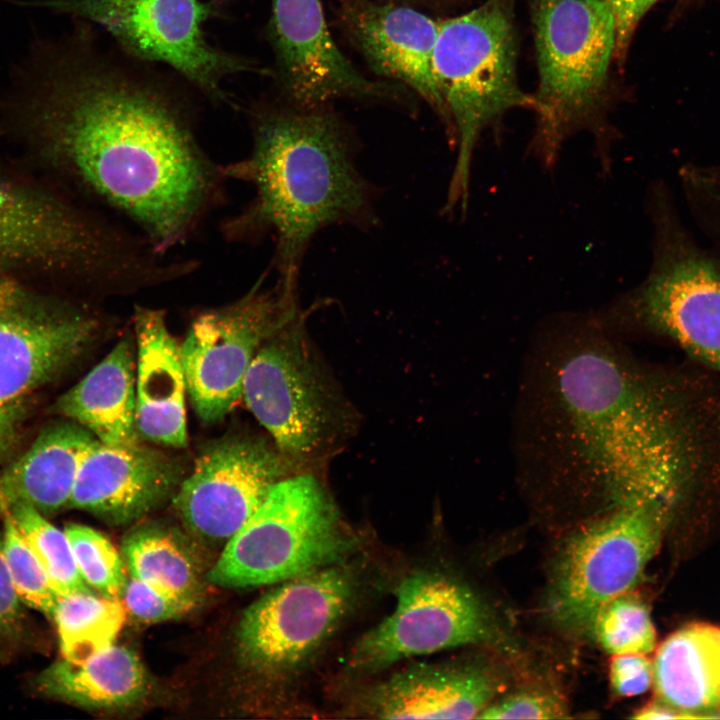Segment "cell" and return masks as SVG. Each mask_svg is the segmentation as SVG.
Wrapping results in <instances>:
<instances>
[{
    "mask_svg": "<svg viewBox=\"0 0 720 720\" xmlns=\"http://www.w3.org/2000/svg\"><path fill=\"white\" fill-rule=\"evenodd\" d=\"M351 592L350 578L336 568L283 581L244 611L237 630L243 660L262 670L294 666L333 630Z\"/></svg>",
    "mask_w": 720,
    "mask_h": 720,
    "instance_id": "2e32d148",
    "label": "cell"
},
{
    "mask_svg": "<svg viewBox=\"0 0 720 720\" xmlns=\"http://www.w3.org/2000/svg\"><path fill=\"white\" fill-rule=\"evenodd\" d=\"M563 698L547 688H520L494 698L479 714L480 719H557L566 718Z\"/></svg>",
    "mask_w": 720,
    "mask_h": 720,
    "instance_id": "1f68e13d",
    "label": "cell"
},
{
    "mask_svg": "<svg viewBox=\"0 0 720 720\" xmlns=\"http://www.w3.org/2000/svg\"><path fill=\"white\" fill-rule=\"evenodd\" d=\"M214 2H225V1H231V0H213Z\"/></svg>",
    "mask_w": 720,
    "mask_h": 720,
    "instance_id": "ab89813d",
    "label": "cell"
},
{
    "mask_svg": "<svg viewBox=\"0 0 720 720\" xmlns=\"http://www.w3.org/2000/svg\"><path fill=\"white\" fill-rule=\"evenodd\" d=\"M181 476L180 463L159 449L97 440L81 463L68 506L112 525L131 523L174 496Z\"/></svg>",
    "mask_w": 720,
    "mask_h": 720,
    "instance_id": "d6986e66",
    "label": "cell"
},
{
    "mask_svg": "<svg viewBox=\"0 0 720 720\" xmlns=\"http://www.w3.org/2000/svg\"><path fill=\"white\" fill-rule=\"evenodd\" d=\"M345 32L375 73L415 91L447 131V111L433 69L439 19L409 6L372 0H336Z\"/></svg>",
    "mask_w": 720,
    "mask_h": 720,
    "instance_id": "ac0fdd59",
    "label": "cell"
},
{
    "mask_svg": "<svg viewBox=\"0 0 720 720\" xmlns=\"http://www.w3.org/2000/svg\"><path fill=\"white\" fill-rule=\"evenodd\" d=\"M554 321L566 345L549 356L545 414L568 464L600 484L609 507L679 502L710 471L714 407L615 350L595 314Z\"/></svg>",
    "mask_w": 720,
    "mask_h": 720,
    "instance_id": "7a4b0ae2",
    "label": "cell"
},
{
    "mask_svg": "<svg viewBox=\"0 0 720 720\" xmlns=\"http://www.w3.org/2000/svg\"><path fill=\"white\" fill-rule=\"evenodd\" d=\"M298 320L297 314L258 349L242 398L286 461L307 464L335 442L344 413Z\"/></svg>",
    "mask_w": 720,
    "mask_h": 720,
    "instance_id": "8fae6325",
    "label": "cell"
},
{
    "mask_svg": "<svg viewBox=\"0 0 720 720\" xmlns=\"http://www.w3.org/2000/svg\"><path fill=\"white\" fill-rule=\"evenodd\" d=\"M249 120V154L221 168L226 180L250 184L254 196L221 224V232L233 243L272 233L278 281L296 287L306 250L319 231L376 224L375 188L357 168L348 129L328 106L261 103L249 111Z\"/></svg>",
    "mask_w": 720,
    "mask_h": 720,
    "instance_id": "3957f363",
    "label": "cell"
},
{
    "mask_svg": "<svg viewBox=\"0 0 720 720\" xmlns=\"http://www.w3.org/2000/svg\"><path fill=\"white\" fill-rule=\"evenodd\" d=\"M3 514L10 517L41 562L58 595L93 591L79 572L65 531L52 525L44 514L29 505H14Z\"/></svg>",
    "mask_w": 720,
    "mask_h": 720,
    "instance_id": "83f0119b",
    "label": "cell"
},
{
    "mask_svg": "<svg viewBox=\"0 0 720 720\" xmlns=\"http://www.w3.org/2000/svg\"><path fill=\"white\" fill-rule=\"evenodd\" d=\"M676 505L610 507L572 530L552 563L548 611L566 630L591 633L598 610L633 591L657 553Z\"/></svg>",
    "mask_w": 720,
    "mask_h": 720,
    "instance_id": "30bf717a",
    "label": "cell"
},
{
    "mask_svg": "<svg viewBox=\"0 0 720 720\" xmlns=\"http://www.w3.org/2000/svg\"><path fill=\"white\" fill-rule=\"evenodd\" d=\"M265 278L237 300L200 312L180 345L187 394L205 422L219 421L235 407L258 349L298 314L296 288L278 281L262 288Z\"/></svg>",
    "mask_w": 720,
    "mask_h": 720,
    "instance_id": "7c38bea8",
    "label": "cell"
},
{
    "mask_svg": "<svg viewBox=\"0 0 720 720\" xmlns=\"http://www.w3.org/2000/svg\"><path fill=\"white\" fill-rule=\"evenodd\" d=\"M121 553L130 577L182 599H200L202 561L191 541L176 529L141 524L125 534Z\"/></svg>",
    "mask_w": 720,
    "mask_h": 720,
    "instance_id": "484cf974",
    "label": "cell"
},
{
    "mask_svg": "<svg viewBox=\"0 0 720 720\" xmlns=\"http://www.w3.org/2000/svg\"><path fill=\"white\" fill-rule=\"evenodd\" d=\"M609 679L617 696L643 694L653 684V662L645 654L612 655Z\"/></svg>",
    "mask_w": 720,
    "mask_h": 720,
    "instance_id": "836d02e7",
    "label": "cell"
},
{
    "mask_svg": "<svg viewBox=\"0 0 720 720\" xmlns=\"http://www.w3.org/2000/svg\"><path fill=\"white\" fill-rule=\"evenodd\" d=\"M516 60L513 0H486L465 14L439 19L433 69L456 149L446 214H465L482 134L512 109H535L533 95L518 84Z\"/></svg>",
    "mask_w": 720,
    "mask_h": 720,
    "instance_id": "52a82bcc",
    "label": "cell"
},
{
    "mask_svg": "<svg viewBox=\"0 0 720 720\" xmlns=\"http://www.w3.org/2000/svg\"><path fill=\"white\" fill-rule=\"evenodd\" d=\"M36 684L49 697L86 708L115 709L139 701L148 677L132 650L114 644L83 660L63 657L43 670Z\"/></svg>",
    "mask_w": 720,
    "mask_h": 720,
    "instance_id": "d4e9b609",
    "label": "cell"
},
{
    "mask_svg": "<svg viewBox=\"0 0 720 720\" xmlns=\"http://www.w3.org/2000/svg\"><path fill=\"white\" fill-rule=\"evenodd\" d=\"M99 327L90 310L0 275V402L26 400L61 374Z\"/></svg>",
    "mask_w": 720,
    "mask_h": 720,
    "instance_id": "5bb4252c",
    "label": "cell"
},
{
    "mask_svg": "<svg viewBox=\"0 0 720 720\" xmlns=\"http://www.w3.org/2000/svg\"><path fill=\"white\" fill-rule=\"evenodd\" d=\"M133 322L138 433L158 445L183 447L187 443V390L180 345L162 310L136 306Z\"/></svg>",
    "mask_w": 720,
    "mask_h": 720,
    "instance_id": "ffe728a7",
    "label": "cell"
},
{
    "mask_svg": "<svg viewBox=\"0 0 720 720\" xmlns=\"http://www.w3.org/2000/svg\"><path fill=\"white\" fill-rule=\"evenodd\" d=\"M134 368L132 341L124 338L58 399L57 411L102 443H138Z\"/></svg>",
    "mask_w": 720,
    "mask_h": 720,
    "instance_id": "603a6c76",
    "label": "cell"
},
{
    "mask_svg": "<svg viewBox=\"0 0 720 720\" xmlns=\"http://www.w3.org/2000/svg\"><path fill=\"white\" fill-rule=\"evenodd\" d=\"M22 624L21 600L12 582L0 536V643L17 640Z\"/></svg>",
    "mask_w": 720,
    "mask_h": 720,
    "instance_id": "e575fe53",
    "label": "cell"
},
{
    "mask_svg": "<svg viewBox=\"0 0 720 720\" xmlns=\"http://www.w3.org/2000/svg\"><path fill=\"white\" fill-rule=\"evenodd\" d=\"M26 408L25 400L0 402V463L8 460L19 443Z\"/></svg>",
    "mask_w": 720,
    "mask_h": 720,
    "instance_id": "8d00e7d4",
    "label": "cell"
},
{
    "mask_svg": "<svg viewBox=\"0 0 720 720\" xmlns=\"http://www.w3.org/2000/svg\"><path fill=\"white\" fill-rule=\"evenodd\" d=\"M268 36L288 104L313 109L340 98L397 100L398 85L362 75L328 29L322 0H271Z\"/></svg>",
    "mask_w": 720,
    "mask_h": 720,
    "instance_id": "e0dca14e",
    "label": "cell"
},
{
    "mask_svg": "<svg viewBox=\"0 0 720 720\" xmlns=\"http://www.w3.org/2000/svg\"><path fill=\"white\" fill-rule=\"evenodd\" d=\"M121 599L134 618L146 623L175 619L196 605L195 602L159 591L133 577L127 580Z\"/></svg>",
    "mask_w": 720,
    "mask_h": 720,
    "instance_id": "d6a6232c",
    "label": "cell"
},
{
    "mask_svg": "<svg viewBox=\"0 0 720 720\" xmlns=\"http://www.w3.org/2000/svg\"><path fill=\"white\" fill-rule=\"evenodd\" d=\"M394 611L355 645L350 664L376 670L404 658L501 640L493 617L466 585L438 573L407 577Z\"/></svg>",
    "mask_w": 720,
    "mask_h": 720,
    "instance_id": "4fadbf2b",
    "label": "cell"
},
{
    "mask_svg": "<svg viewBox=\"0 0 720 720\" xmlns=\"http://www.w3.org/2000/svg\"><path fill=\"white\" fill-rule=\"evenodd\" d=\"M644 205L648 271L595 315L608 332L670 341L720 376V254L697 239L665 179L648 184Z\"/></svg>",
    "mask_w": 720,
    "mask_h": 720,
    "instance_id": "277c9868",
    "label": "cell"
},
{
    "mask_svg": "<svg viewBox=\"0 0 720 720\" xmlns=\"http://www.w3.org/2000/svg\"><path fill=\"white\" fill-rule=\"evenodd\" d=\"M120 600L93 591L59 595L52 619L64 658L83 660L115 644L126 620Z\"/></svg>",
    "mask_w": 720,
    "mask_h": 720,
    "instance_id": "4316f807",
    "label": "cell"
},
{
    "mask_svg": "<svg viewBox=\"0 0 720 720\" xmlns=\"http://www.w3.org/2000/svg\"><path fill=\"white\" fill-rule=\"evenodd\" d=\"M288 462L254 437L231 436L202 449L173 498L186 530L209 545L226 544L284 478Z\"/></svg>",
    "mask_w": 720,
    "mask_h": 720,
    "instance_id": "9a60e30c",
    "label": "cell"
},
{
    "mask_svg": "<svg viewBox=\"0 0 720 720\" xmlns=\"http://www.w3.org/2000/svg\"><path fill=\"white\" fill-rule=\"evenodd\" d=\"M591 634L611 655H646L656 643L648 607L632 591L616 596L598 610Z\"/></svg>",
    "mask_w": 720,
    "mask_h": 720,
    "instance_id": "f1b7e54d",
    "label": "cell"
},
{
    "mask_svg": "<svg viewBox=\"0 0 720 720\" xmlns=\"http://www.w3.org/2000/svg\"><path fill=\"white\" fill-rule=\"evenodd\" d=\"M636 719H690L688 715L663 702L657 697L632 715Z\"/></svg>",
    "mask_w": 720,
    "mask_h": 720,
    "instance_id": "74e56055",
    "label": "cell"
},
{
    "mask_svg": "<svg viewBox=\"0 0 720 720\" xmlns=\"http://www.w3.org/2000/svg\"><path fill=\"white\" fill-rule=\"evenodd\" d=\"M682 1L686 2V3H690V2H694V1H698V0H682Z\"/></svg>",
    "mask_w": 720,
    "mask_h": 720,
    "instance_id": "f35d334b",
    "label": "cell"
},
{
    "mask_svg": "<svg viewBox=\"0 0 720 720\" xmlns=\"http://www.w3.org/2000/svg\"><path fill=\"white\" fill-rule=\"evenodd\" d=\"M64 531L85 582L102 596L121 599L128 579L124 562L108 538L82 524H68Z\"/></svg>",
    "mask_w": 720,
    "mask_h": 720,
    "instance_id": "f546056e",
    "label": "cell"
},
{
    "mask_svg": "<svg viewBox=\"0 0 720 720\" xmlns=\"http://www.w3.org/2000/svg\"><path fill=\"white\" fill-rule=\"evenodd\" d=\"M143 262L138 236L62 194L0 174V270H32L124 292Z\"/></svg>",
    "mask_w": 720,
    "mask_h": 720,
    "instance_id": "8992f818",
    "label": "cell"
},
{
    "mask_svg": "<svg viewBox=\"0 0 720 720\" xmlns=\"http://www.w3.org/2000/svg\"><path fill=\"white\" fill-rule=\"evenodd\" d=\"M608 1L613 12L616 31L614 58L622 64L639 22L658 0Z\"/></svg>",
    "mask_w": 720,
    "mask_h": 720,
    "instance_id": "d590c367",
    "label": "cell"
},
{
    "mask_svg": "<svg viewBox=\"0 0 720 720\" xmlns=\"http://www.w3.org/2000/svg\"><path fill=\"white\" fill-rule=\"evenodd\" d=\"M96 441L73 420L47 425L20 457L0 471V512L18 504L42 514L68 506L81 463Z\"/></svg>",
    "mask_w": 720,
    "mask_h": 720,
    "instance_id": "7402d4cb",
    "label": "cell"
},
{
    "mask_svg": "<svg viewBox=\"0 0 720 720\" xmlns=\"http://www.w3.org/2000/svg\"><path fill=\"white\" fill-rule=\"evenodd\" d=\"M351 546L320 482L310 474L295 475L273 486L206 577L226 588L274 584L323 568Z\"/></svg>",
    "mask_w": 720,
    "mask_h": 720,
    "instance_id": "ba28073f",
    "label": "cell"
},
{
    "mask_svg": "<svg viewBox=\"0 0 720 720\" xmlns=\"http://www.w3.org/2000/svg\"><path fill=\"white\" fill-rule=\"evenodd\" d=\"M502 684L486 664L415 667L378 687L371 707L385 719H472L497 697Z\"/></svg>",
    "mask_w": 720,
    "mask_h": 720,
    "instance_id": "44dd1931",
    "label": "cell"
},
{
    "mask_svg": "<svg viewBox=\"0 0 720 720\" xmlns=\"http://www.w3.org/2000/svg\"><path fill=\"white\" fill-rule=\"evenodd\" d=\"M656 697L693 718L720 709V627L686 625L658 647L653 661Z\"/></svg>",
    "mask_w": 720,
    "mask_h": 720,
    "instance_id": "cb8c5ba5",
    "label": "cell"
},
{
    "mask_svg": "<svg viewBox=\"0 0 720 720\" xmlns=\"http://www.w3.org/2000/svg\"><path fill=\"white\" fill-rule=\"evenodd\" d=\"M26 5L78 18L103 29L129 57L162 64L214 104L236 107L225 82L242 73H269L255 61L211 44L204 25L215 5L203 0H35Z\"/></svg>",
    "mask_w": 720,
    "mask_h": 720,
    "instance_id": "9c48e42d",
    "label": "cell"
},
{
    "mask_svg": "<svg viewBox=\"0 0 720 720\" xmlns=\"http://www.w3.org/2000/svg\"><path fill=\"white\" fill-rule=\"evenodd\" d=\"M539 83L527 154L545 171L565 142L588 131L601 169L612 164L615 133L606 119L615 22L608 0H532Z\"/></svg>",
    "mask_w": 720,
    "mask_h": 720,
    "instance_id": "5b68a950",
    "label": "cell"
},
{
    "mask_svg": "<svg viewBox=\"0 0 720 720\" xmlns=\"http://www.w3.org/2000/svg\"><path fill=\"white\" fill-rule=\"evenodd\" d=\"M3 515V548L14 588L22 603L52 619L59 595L10 517Z\"/></svg>",
    "mask_w": 720,
    "mask_h": 720,
    "instance_id": "4dcf8cb0",
    "label": "cell"
},
{
    "mask_svg": "<svg viewBox=\"0 0 720 720\" xmlns=\"http://www.w3.org/2000/svg\"><path fill=\"white\" fill-rule=\"evenodd\" d=\"M122 54L87 27L40 44L7 104L63 180L167 255L224 200L226 178L200 143L188 93Z\"/></svg>",
    "mask_w": 720,
    "mask_h": 720,
    "instance_id": "6da1fadb",
    "label": "cell"
}]
</instances>
